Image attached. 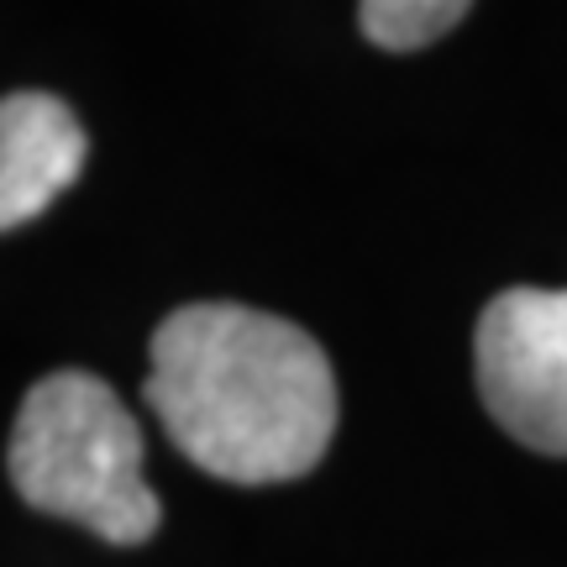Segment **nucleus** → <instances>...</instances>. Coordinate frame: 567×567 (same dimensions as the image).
I'll return each instance as SVG.
<instances>
[{
    "label": "nucleus",
    "instance_id": "obj_2",
    "mask_svg": "<svg viewBox=\"0 0 567 567\" xmlns=\"http://www.w3.org/2000/svg\"><path fill=\"white\" fill-rule=\"evenodd\" d=\"M11 488L42 515L74 520L111 547H142L158 530V494L142 478V431L116 389L63 368L27 389L11 425Z\"/></svg>",
    "mask_w": 567,
    "mask_h": 567
},
{
    "label": "nucleus",
    "instance_id": "obj_5",
    "mask_svg": "<svg viewBox=\"0 0 567 567\" xmlns=\"http://www.w3.org/2000/svg\"><path fill=\"white\" fill-rule=\"evenodd\" d=\"M473 11V0H358V27L373 48L415 53L446 38Z\"/></svg>",
    "mask_w": 567,
    "mask_h": 567
},
{
    "label": "nucleus",
    "instance_id": "obj_3",
    "mask_svg": "<svg viewBox=\"0 0 567 567\" xmlns=\"http://www.w3.org/2000/svg\"><path fill=\"white\" fill-rule=\"evenodd\" d=\"M473 368L488 415L530 452L567 457V289H505L484 305Z\"/></svg>",
    "mask_w": 567,
    "mask_h": 567
},
{
    "label": "nucleus",
    "instance_id": "obj_4",
    "mask_svg": "<svg viewBox=\"0 0 567 567\" xmlns=\"http://www.w3.org/2000/svg\"><path fill=\"white\" fill-rule=\"evenodd\" d=\"M90 158L74 105L42 90L0 95V231L38 221Z\"/></svg>",
    "mask_w": 567,
    "mask_h": 567
},
{
    "label": "nucleus",
    "instance_id": "obj_1",
    "mask_svg": "<svg viewBox=\"0 0 567 567\" xmlns=\"http://www.w3.org/2000/svg\"><path fill=\"white\" fill-rule=\"evenodd\" d=\"M142 394L168 442L226 484L305 478L337 431V373L321 342L252 305H179L153 331Z\"/></svg>",
    "mask_w": 567,
    "mask_h": 567
}]
</instances>
